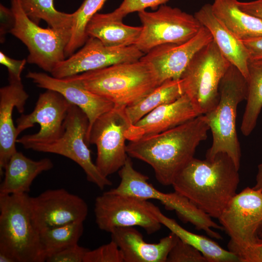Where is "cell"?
I'll return each instance as SVG.
<instances>
[{"label": "cell", "instance_id": "1", "mask_svg": "<svg viewBox=\"0 0 262 262\" xmlns=\"http://www.w3.org/2000/svg\"><path fill=\"white\" fill-rule=\"evenodd\" d=\"M209 130L206 116L201 115L165 131L130 141L126 151L130 157L150 165L160 184L172 185Z\"/></svg>", "mask_w": 262, "mask_h": 262}, {"label": "cell", "instance_id": "2", "mask_svg": "<svg viewBox=\"0 0 262 262\" xmlns=\"http://www.w3.org/2000/svg\"><path fill=\"white\" fill-rule=\"evenodd\" d=\"M238 171L225 153L212 160L194 157L178 174L172 186L199 210L218 219L236 194Z\"/></svg>", "mask_w": 262, "mask_h": 262}, {"label": "cell", "instance_id": "3", "mask_svg": "<svg viewBox=\"0 0 262 262\" xmlns=\"http://www.w3.org/2000/svg\"><path fill=\"white\" fill-rule=\"evenodd\" d=\"M63 79L124 107L139 101L160 85L153 66L141 59Z\"/></svg>", "mask_w": 262, "mask_h": 262}, {"label": "cell", "instance_id": "4", "mask_svg": "<svg viewBox=\"0 0 262 262\" xmlns=\"http://www.w3.org/2000/svg\"><path fill=\"white\" fill-rule=\"evenodd\" d=\"M247 92L246 79L231 65L220 82L217 104L204 115L213 137L206 159L212 160L217 154L225 153L239 170L241 151L236 131L237 109L239 104L246 99Z\"/></svg>", "mask_w": 262, "mask_h": 262}, {"label": "cell", "instance_id": "5", "mask_svg": "<svg viewBox=\"0 0 262 262\" xmlns=\"http://www.w3.org/2000/svg\"><path fill=\"white\" fill-rule=\"evenodd\" d=\"M29 196L0 194V252L10 255L16 262H44Z\"/></svg>", "mask_w": 262, "mask_h": 262}, {"label": "cell", "instance_id": "6", "mask_svg": "<svg viewBox=\"0 0 262 262\" xmlns=\"http://www.w3.org/2000/svg\"><path fill=\"white\" fill-rule=\"evenodd\" d=\"M230 237L229 250L240 262H249L262 240L258 235L262 223V191L246 187L229 201L218 218Z\"/></svg>", "mask_w": 262, "mask_h": 262}, {"label": "cell", "instance_id": "7", "mask_svg": "<svg viewBox=\"0 0 262 262\" xmlns=\"http://www.w3.org/2000/svg\"><path fill=\"white\" fill-rule=\"evenodd\" d=\"M231 65L213 40L190 61L180 79L184 94L200 115H205L217 104L220 82Z\"/></svg>", "mask_w": 262, "mask_h": 262}, {"label": "cell", "instance_id": "8", "mask_svg": "<svg viewBox=\"0 0 262 262\" xmlns=\"http://www.w3.org/2000/svg\"><path fill=\"white\" fill-rule=\"evenodd\" d=\"M119 185L109 191L128 195L142 199H156L168 210H174L183 221L189 222L197 230H203L210 236L219 239L221 235L212 229H222L223 227L213 222L211 217L199 210L187 198L176 192L164 193L156 189L148 181V178L134 169L129 156L118 171Z\"/></svg>", "mask_w": 262, "mask_h": 262}, {"label": "cell", "instance_id": "9", "mask_svg": "<svg viewBox=\"0 0 262 262\" xmlns=\"http://www.w3.org/2000/svg\"><path fill=\"white\" fill-rule=\"evenodd\" d=\"M88 126L86 114L79 107L71 103L62 135L49 143L31 144L26 149L59 154L71 159L82 167L88 181L103 190L112 183L100 173L92 160L86 141Z\"/></svg>", "mask_w": 262, "mask_h": 262}, {"label": "cell", "instance_id": "10", "mask_svg": "<svg viewBox=\"0 0 262 262\" xmlns=\"http://www.w3.org/2000/svg\"><path fill=\"white\" fill-rule=\"evenodd\" d=\"M157 207L148 200L109 190L95 199V221L100 229L110 233L117 228L139 226L151 234L162 225L155 213Z\"/></svg>", "mask_w": 262, "mask_h": 262}, {"label": "cell", "instance_id": "11", "mask_svg": "<svg viewBox=\"0 0 262 262\" xmlns=\"http://www.w3.org/2000/svg\"><path fill=\"white\" fill-rule=\"evenodd\" d=\"M125 108L115 106L98 117L87 132V144H94L97 147L95 164L105 177L118 171L129 157L125 132L131 124Z\"/></svg>", "mask_w": 262, "mask_h": 262}, {"label": "cell", "instance_id": "12", "mask_svg": "<svg viewBox=\"0 0 262 262\" xmlns=\"http://www.w3.org/2000/svg\"><path fill=\"white\" fill-rule=\"evenodd\" d=\"M138 15L142 30L134 45L144 54L160 45L183 43L202 26L195 16L165 4L154 12L145 10Z\"/></svg>", "mask_w": 262, "mask_h": 262}, {"label": "cell", "instance_id": "13", "mask_svg": "<svg viewBox=\"0 0 262 262\" xmlns=\"http://www.w3.org/2000/svg\"><path fill=\"white\" fill-rule=\"evenodd\" d=\"M11 5L14 22L9 33L27 47L28 63L50 73L66 59V44L51 29L42 28L32 21L23 11L19 0H11Z\"/></svg>", "mask_w": 262, "mask_h": 262}, {"label": "cell", "instance_id": "14", "mask_svg": "<svg viewBox=\"0 0 262 262\" xmlns=\"http://www.w3.org/2000/svg\"><path fill=\"white\" fill-rule=\"evenodd\" d=\"M70 104L57 92L47 90L40 94L33 110L29 114H22L16 120L18 136L35 123L39 124L40 130L35 133L17 138L16 143L27 148L33 144L49 143L58 139L64 131Z\"/></svg>", "mask_w": 262, "mask_h": 262}, {"label": "cell", "instance_id": "15", "mask_svg": "<svg viewBox=\"0 0 262 262\" xmlns=\"http://www.w3.org/2000/svg\"><path fill=\"white\" fill-rule=\"evenodd\" d=\"M145 54L135 45L113 47L89 37L82 48L59 63L52 70V76L66 78L113 65L139 60Z\"/></svg>", "mask_w": 262, "mask_h": 262}, {"label": "cell", "instance_id": "16", "mask_svg": "<svg viewBox=\"0 0 262 262\" xmlns=\"http://www.w3.org/2000/svg\"><path fill=\"white\" fill-rule=\"evenodd\" d=\"M30 208L39 230L73 222H84L88 213L86 202L63 188L49 189L29 196Z\"/></svg>", "mask_w": 262, "mask_h": 262}, {"label": "cell", "instance_id": "17", "mask_svg": "<svg viewBox=\"0 0 262 262\" xmlns=\"http://www.w3.org/2000/svg\"><path fill=\"white\" fill-rule=\"evenodd\" d=\"M213 40L210 31L202 25L196 34L187 41L159 45L140 59L153 66L159 84L169 80H179L195 55Z\"/></svg>", "mask_w": 262, "mask_h": 262}, {"label": "cell", "instance_id": "18", "mask_svg": "<svg viewBox=\"0 0 262 262\" xmlns=\"http://www.w3.org/2000/svg\"><path fill=\"white\" fill-rule=\"evenodd\" d=\"M199 115L189 98L184 94L175 101L156 108L131 125L125 135L127 140L133 141L169 130Z\"/></svg>", "mask_w": 262, "mask_h": 262}, {"label": "cell", "instance_id": "19", "mask_svg": "<svg viewBox=\"0 0 262 262\" xmlns=\"http://www.w3.org/2000/svg\"><path fill=\"white\" fill-rule=\"evenodd\" d=\"M26 77L40 88L58 92L81 109L88 119V130L98 117L115 107L112 102L64 79L33 71H29Z\"/></svg>", "mask_w": 262, "mask_h": 262}, {"label": "cell", "instance_id": "20", "mask_svg": "<svg viewBox=\"0 0 262 262\" xmlns=\"http://www.w3.org/2000/svg\"><path fill=\"white\" fill-rule=\"evenodd\" d=\"M119 247L124 262H166L168 253L178 237L171 232L158 243H148L134 227H122L111 232Z\"/></svg>", "mask_w": 262, "mask_h": 262}, {"label": "cell", "instance_id": "21", "mask_svg": "<svg viewBox=\"0 0 262 262\" xmlns=\"http://www.w3.org/2000/svg\"><path fill=\"white\" fill-rule=\"evenodd\" d=\"M29 95L25 90L22 80L9 81V84L0 89V172L4 169L11 157L16 152L17 139L16 127L12 113L16 108L23 113Z\"/></svg>", "mask_w": 262, "mask_h": 262}, {"label": "cell", "instance_id": "22", "mask_svg": "<svg viewBox=\"0 0 262 262\" xmlns=\"http://www.w3.org/2000/svg\"><path fill=\"white\" fill-rule=\"evenodd\" d=\"M194 16L201 24L210 31L223 56L237 67L247 80L249 54L243 41L235 36L215 16L212 11V4H204Z\"/></svg>", "mask_w": 262, "mask_h": 262}, {"label": "cell", "instance_id": "23", "mask_svg": "<svg viewBox=\"0 0 262 262\" xmlns=\"http://www.w3.org/2000/svg\"><path fill=\"white\" fill-rule=\"evenodd\" d=\"M53 167V164L49 158L34 161L17 151L4 169V178L0 186V194H27L35 178Z\"/></svg>", "mask_w": 262, "mask_h": 262}, {"label": "cell", "instance_id": "24", "mask_svg": "<svg viewBox=\"0 0 262 262\" xmlns=\"http://www.w3.org/2000/svg\"><path fill=\"white\" fill-rule=\"evenodd\" d=\"M122 20L113 12L105 14L97 13L86 25V35L88 38L98 39L107 46L121 47L134 45L140 36L142 27L126 25Z\"/></svg>", "mask_w": 262, "mask_h": 262}, {"label": "cell", "instance_id": "25", "mask_svg": "<svg viewBox=\"0 0 262 262\" xmlns=\"http://www.w3.org/2000/svg\"><path fill=\"white\" fill-rule=\"evenodd\" d=\"M238 0H214L212 9L215 16L241 40L262 36V20L242 10Z\"/></svg>", "mask_w": 262, "mask_h": 262}, {"label": "cell", "instance_id": "26", "mask_svg": "<svg viewBox=\"0 0 262 262\" xmlns=\"http://www.w3.org/2000/svg\"><path fill=\"white\" fill-rule=\"evenodd\" d=\"M155 213L162 225L168 228L183 242L199 250L207 262H238L239 258L206 236L190 232L180 226L175 220L164 215L157 207Z\"/></svg>", "mask_w": 262, "mask_h": 262}, {"label": "cell", "instance_id": "27", "mask_svg": "<svg viewBox=\"0 0 262 262\" xmlns=\"http://www.w3.org/2000/svg\"><path fill=\"white\" fill-rule=\"evenodd\" d=\"M27 16L38 25L41 20L47 22L49 28L56 33L66 46L71 36L73 14L57 11L54 0H19Z\"/></svg>", "mask_w": 262, "mask_h": 262}, {"label": "cell", "instance_id": "28", "mask_svg": "<svg viewBox=\"0 0 262 262\" xmlns=\"http://www.w3.org/2000/svg\"><path fill=\"white\" fill-rule=\"evenodd\" d=\"M184 94L181 79L169 80L159 85L136 103L126 107L131 125L163 105L172 102Z\"/></svg>", "mask_w": 262, "mask_h": 262}, {"label": "cell", "instance_id": "29", "mask_svg": "<svg viewBox=\"0 0 262 262\" xmlns=\"http://www.w3.org/2000/svg\"><path fill=\"white\" fill-rule=\"evenodd\" d=\"M248 71L246 104L241 126L245 136L253 131L262 108V59H249Z\"/></svg>", "mask_w": 262, "mask_h": 262}, {"label": "cell", "instance_id": "30", "mask_svg": "<svg viewBox=\"0 0 262 262\" xmlns=\"http://www.w3.org/2000/svg\"><path fill=\"white\" fill-rule=\"evenodd\" d=\"M83 222H73L40 230V243L44 262L50 255L78 244L83 232Z\"/></svg>", "mask_w": 262, "mask_h": 262}, {"label": "cell", "instance_id": "31", "mask_svg": "<svg viewBox=\"0 0 262 262\" xmlns=\"http://www.w3.org/2000/svg\"><path fill=\"white\" fill-rule=\"evenodd\" d=\"M107 0H84L74 13L73 26L70 39L66 47V57L73 54L82 46L88 37L86 27L89 20L102 7Z\"/></svg>", "mask_w": 262, "mask_h": 262}, {"label": "cell", "instance_id": "32", "mask_svg": "<svg viewBox=\"0 0 262 262\" xmlns=\"http://www.w3.org/2000/svg\"><path fill=\"white\" fill-rule=\"evenodd\" d=\"M166 262H207L202 254L179 238L170 250Z\"/></svg>", "mask_w": 262, "mask_h": 262}, {"label": "cell", "instance_id": "33", "mask_svg": "<svg viewBox=\"0 0 262 262\" xmlns=\"http://www.w3.org/2000/svg\"><path fill=\"white\" fill-rule=\"evenodd\" d=\"M83 262H124L121 252L112 240L108 244L90 250L84 257Z\"/></svg>", "mask_w": 262, "mask_h": 262}, {"label": "cell", "instance_id": "34", "mask_svg": "<svg viewBox=\"0 0 262 262\" xmlns=\"http://www.w3.org/2000/svg\"><path fill=\"white\" fill-rule=\"evenodd\" d=\"M168 0H123L119 6L113 11L120 18L123 19L127 15L145 10L151 8L155 9L165 4Z\"/></svg>", "mask_w": 262, "mask_h": 262}, {"label": "cell", "instance_id": "35", "mask_svg": "<svg viewBox=\"0 0 262 262\" xmlns=\"http://www.w3.org/2000/svg\"><path fill=\"white\" fill-rule=\"evenodd\" d=\"M88 250L76 244L50 255L45 262H83L84 256Z\"/></svg>", "mask_w": 262, "mask_h": 262}, {"label": "cell", "instance_id": "36", "mask_svg": "<svg viewBox=\"0 0 262 262\" xmlns=\"http://www.w3.org/2000/svg\"><path fill=\"white\" fill-rule=\"evenodd\" d=\"M27 62L26 59H12L0 51V63L7 68L9 81L21 80V74Z\"/></svg>", "mask_w": 262, "mask_h": 262}, {"label": "cell", "instance_id": "37", "mask_svg": "<svg viewBox=\"0 0 262 262\" xmlns=\"http://www.w3.org/2000/svg\"><path fill=\"white\" fill-rule=\"evenodd\" d=\"M0 39L3 41L4 35L10 31L13 26L14 16L11 9H8L0 4Z\"/></svg>", "mask_w": 262, "mask_h": 262}, {"label": "cell", "instance_id": "38", "mask_svg": "<svg viewBox=\"0 0 262 262\" xmlns=\"http://www.w3.org/2000/svg\"><path fill=\"white\" fill-rule=\"evenodd\" d=\"M249 54V59H262V36L242 40Z\"/></svg>", "mask_w": 262, "mask_h": 262}, {"label": "cell", "instance_id": "39", "mask_svg": "<svg viewBox=\"0 0 262 262\" xmlns=\"http://www.w3.org/2000/svg\"><path fill=\"white\" fill-rule=\"evenodd\" d=\"M239 8L243 11L262 20V0L242 2L237 1Z\"/></svg>", "mask_w": 262, "mask_h": 262}, {"label": "cell", "instance_id": "40", "mask_svg": "<svg viewBox=\"0 0 262 262\" xmlns=\"http://www.w3.org/2000/svg\"><path fill=\"white\" fill-rule=\"evenodd\" d=\"M249 262H262V243L255 250Z\"/></svg>", "mask_w": 262, "mask_h": 262}, {"label": "cell", "instance_id": "41", "mask_svg": "<svg viewBox=\"0 0 262 262\" xmlns=\"http://www.w3.org/2000/svg\"><path fill=\"white\" fill-rule=\"evenodd\" d=\"M253 188L262 191V162L258 165V171L256 176V184Z\"/></svg>", "mask_w": 262, "mask_h": 262}, {"label": "cell", "instance_id": "42", "mask_svg": "<svg viewBox=\"0 0 262 262\" xmlns=\"http://www.w3.org/2000/svg\"><path fill=\"white\" fill-rule=\"evenodd\" d=\"M0 262H16V261L10 255L0 252Z\"/></svg>", "mask_w": 262, "mask_h": 262}, {"label": "cell", "instance_id": "43", "mask_svg": "<svg viewBox=\"0 0 262 262\" xmlns=\"http://www.w3.org/2000/svg\"><path fill=\"white\" fill-rule=\"evenodd\" d=\"M258 235L260 239L262 240V223L260 225L258 231Z\"/></svg>", "mask_w": 262, "mask_h": 262}]
</instances>
